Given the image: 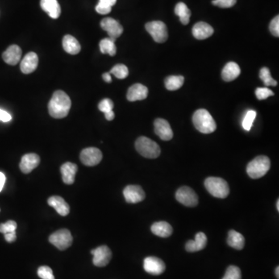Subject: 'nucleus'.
Instances as JSON below:
<instances>
[{"mask_svg": "<svg viewBox=\"0 0 279 279\" xmlns=\"http://www.w3.org/2000/svg\"><path fill=\"white\" fill-rule=\"evenodd\" d=\"M223 279H241V272L237 266L231 265L226 269Z\"/></svg>", "mask_w": 279, "mask_h": 279, "instance_id": "34", "label": "nucleus"}, {"mask_svg": "<svg viewBox=\"0 0 279 279\" xmlns=\"http://www.w3.org/2000/svg\"><path fill=\"white\" fill-rule=\"evenodd\" d=\"M5 182H6V176L2 172H0V192L3 189Z\"/></svg>", "mask_w": 279, "mask_h": 279, "instance_id": "45", "label": "nucleus"}, {"mask_svg": "<svg viewBox=\"0 0 279 279\" xmlns=\"http://www.w3.org/2000/svg\"><path fill=\"white\" fill-rule=\"evenodd\" d=\"M17 228V224L14 220H9L5 223L0 224V233L6 234L14 232Z\"/></svg>", "mask_w": 279, "mask_h": 279, "instance_id": "37", "label": "nucleus"}, {"mask_svg": "<svg viewBox=\"0 0 279 279\" xmlns=\"http://www.w3.org/2000/svg\"><path fill=\"white\" fill-rule=\"evenodd\" d=\"M154 125H155V134L160 139L162 140H165V141H168V140L172 139L173 132H172L169 123L166 120L159 118V119L155 120Z\"/></svg>", "mask_w": 279, "mask_h": 279, "instance_id": "14", "label": "nucleus"}, {"mask_svg": "<svg viewBox=\"0 0 279 279\" xmlns=\"http://www.w3.org/2000/svg\"><path fill=\"white\" fill-rule=\"evenodd\" d=\"M100 51L105 55L114 56L117 53V47L115 41L110 38H104L100 42Z\"/></svg>", "mask_w": 279, "mask_h": 279, "instance_id": "30", "label": "nucleus"}, {"mask_svg": "<svg viewBox=\"0 0 279 279\" xmlns=\"http://www.w3.org/2000/svg\"><path fill=\"white\" fill-rule=\"evenodd\" d=\"M47 203L51 207L55 208L57 213L62 217H65L69 213V205L60 196H51L47 200Z\"/></svg>", "mask_w": 279, "mask_h": 279, "instance_id": "20", "label": "nucleus"}, {"mask_svg": "<svg viewBox=\"0 0 279 279\" xmlns=\"http://www.w3.org/2000/svg\"><path fill=\"white\" fill-rule=\"evenodd\" d=\"M49 241L58 249L64 251L72 246L73 238L69 230L67 229H61L51 234L49 238Z\"/></svg>", "mask_w": 279, "mask_h": 279, "instance_id": "6", "label": "nucleus"}, {"mask_svg": "<svg viewBox=\"0 0 279 279\" xmlns=\"http://www.w3.org/2000/svg\"><path fill=\"white\" fill-rule=\"evenodd\" d=\"M38 57L36 53L30 52L25 55L20 63V69L23 74H30L38 68Z\"/></svg>", "mask_w": 279, "mask_h": 279, "instance_id": "18", "label": "nucleus"}, {"mask_svg": "<svg viewBox=\"0 0 279 279\" xmlns=\"http://www.w3.org/2000/svg\"><path fill=\"white\" fill-rule=\"evenodd\" d=\"M93 255V264L97 267H105L110 263L112 252L107 246L102 245L91 251Z\"/></svg>", "mask_w": 279, "mask_h": 279, "instance_id": "11", "label": "nucleus"}, {"mask_svg": "<svg viewBox=\"0 0 279 279\" xmlns=\"http://www.w3.org/2000/svg\"><path fill=\"white\" fill-rule=\"evenodd\" d=\"M102 159V154L97 147H88L80 154V160L86 166H95L100 164Z\"/></svg>", "mask_w": 279, "mask_h": 279, "instance_id": "9", "label": "nucleus"}, {"mask_svg": "<svg viewBox=\"0 0 279 279\" xmlns=\"http://www.w3.org/2000/svg\"><path fill=\"white\" fill-rule=\"evenodd\" d=\"M227 243L234 249L242 250L245 245V239L241 234L231 230L228 233Z\"/></svg>", "mask_w": 279, "mask_h": 279, "instance_id": "27", "label": "nucleus"}, {"mask_svg": "<svg viewBox=\"0 0 279 279\" xmlns=\"http://www.w3.org/2000/svg\"><path fill=\"white\" fill-rule=\"evenodd\" d=\"M269 30L272 35L279 38V17L276 16L270 23Z\"/></svg>", "mask_w": 279, "mask_h": 279, "instance_id": "40", "label": "nucleus"}, {"mask_svg": "<svg viewBox=\"0 0 279 279\" xmlns=\"http://www.w3.org/2000/svg\"><path fill=\"white\" fill-rule=\"evenodd\" d=\"M214 30L210 25L205 22H199L194 25L193 34L195 38L198 40H205L213 35Z\"/></svg>", "mask_w": 279, "mask_h": 279, "instance_id": "19", "label": "nucleus"}, {"mask_svg": "<svg viewBox=\"0 0 279 279\" xmlns=\"http://www.w3.org/2000/svg\"><path fill=\"white\" fill-rule=\"evenodd\" d=\"M100 26L105 31L108 33L109 38L114 41H116L117 38L120 37L121 34H123V28L121 26L120 23L111 17L104 18L101 21Z\"/></svg>", "mask_w": 279, "mask_h": 279, "instance_id": "10", "label": "nucleus"}, {"mask_svg": "<svg viewBox=\"0 0 279 279\" xmlns=\"http://www.w3.org/2000/svg\"><path fill=\"white\" fill-rule=\"evenodd\" d=\"M257 113L255 110H248L243 120V127L247 131H250L253 126V123L256 118Z\"/></svg>", "mask_w": 279, "mask_h": 279, "instance_id": "33", "label": "nucleus"}, {"mask_svg": "<svg viewBox=\"0 0 279 279\" xmlns=\"http://www.w3.org/2000/svg\"><path fill=\"white\" fill-rule=\"evenodd\" d=\"M62 45L64 51L70 55H77L81 51L80 43L72 35H65L63 38Z\"/></svg>", "mask_w": 279, "mask_h": 279, "instance_id": "26", "label": "nucleus"}, {"mask_svg": "<svg viewBox=\"0 0 279 279\" xmlns=\"http://www.w3.org/2000/svg\"><path fill=\"white\" fill-rule=\"evenodd\" d=\"M110 74H113L119 80H124L129 75L128 68L123 64H118L110 70Z\"/></svg>", "mask_w": 279, "mask_h": 279, "instance_id": "32", "label": "nucleus"}, {"mask_svg": "<svg viewBox=\"0 0 279 279\" xmlns=\"http://www.w3.org/2000/svg\"><path fill=\"white\" fill-rule=\"evenodd\" d=\"M5 235V239L6 241L9 242V243H12V242H14L17 239V234H16V231L14 232L8 233V234H4Z\"/></svg>", "mask_w": 279, "mask_h": 279, "instance_id": "43", "label": "nucleus"}, {"mask_svg": "<svg viewBox=\"0 0 279 279\" xmlns=\"http://www.w3.org/2000/svg\"><path fill=\"white\" fill-rule=\"evenodd\" d=\"M102 79H103L104 81L107 82V83H110L112 81L111 74L109 72V73H104L102 75Z\"/></svg>", "mask_w": 279, "mask_h": 279, "instance_id": "46", "label": "nucleus"}, {"mask_svg": "<svg viewBox=\"0 0 279 279\" xmlns=\"http://www.w3.org/2000/svg\"><path fill=\"white\" fill-rule=\"evenodd\" d=\"M175 13L179 17L180 21L183 25H187L189 23L191 17V11L188 6L184 2H179L175 8Z\"/></svg>", "mask_w": 279, "mask_h": 279, "instance_id": "28", "label": "nucleus"}, {"mask_svg": "<svg viewBox=\"0 0 279 279\" xmlns=\"http://www.w3.org/2000/svg\"><path fill=\"white\" fill-rule=\"evenodd\" d=\"M11 120L12 117L10 113L0 109V121L6 123V122H10Z\"/></svg>", "mask_w": 279, "mask_h": 279, "instance_id": "42", "label": "nucleus"}, {"mask_svg": "<svg viewBox=\"0 0 279 279\" xmlns=\"http://www.w3.org/2000/svg\"><path fill=\"white\" fill-rule=\"evenodd\" d=\"M135 147L140 155L147 159H157L160 154L159 144L146 137H140L136 140Z\"/></svg>", "mask_w": 279, "mask_h": 279, "instance_id": "4", "label": "nucleus"}, {"mask_svg": "<svg viewBox=\"0 0 279 279\" xmlns=\"http://www.w3.org/2000/svg\"><path fill=\"white\" fill-rule=\"evenodd\" d=\"M22 51L18 45L10 46L2 54V59L6 64L16 65L20 60Z\"/></svg>", "mask_w": 279, "mask_h": 279, "instance_id": "17", "label": "nucleus"}, {"mask_svg": "<svg viewBox=\"0 0 279 279\" xmlns=\"http://www.w3.org/2000/svg\"><path fill=\"white\" fill-rule=\"evenodd\" d=\"M207 244V238L206 234L202 232L196 234L195 240H189L185 244V249L189 252H196L202 251Z\"/></svg>", "mask_w": 279, "mask_h": 279, "instance_id": "22", "label": "nucleus"}, {"mask_svg": "<svg viewBox=\"0 0 279 279\" xmlns=\"http://www.w3.org/2000/svg\"><path fill=\"white\" fill-rule=\"evenodd\" d=\"M279 267H277V268H276V277L278 278V279H279Z\"/></svg>", "mask_w": 279, "mask_h": 279, "instance_id": "48", "label": "nucleus"}, {"mask_svg": "<svg viewBox=\"0 0 279 279\" xmlns=\"http://www.w3.org/2000/svg\"><path fill=\"white\" fill-rule=\"evenodd\" d=\"M105 117H106V119L107 120H113L114 119V117H115L114 112L112 111L110 112V113H106V114H105Z\"/></svg>", "mask_w": 279, "mask_h": 279, "instance_id": "47", "label": "nucleus"}, {"mask_svg": "<svg viewBox=\"0 0 279 279\" xmlns=\"http://www.w3.org/2000/svg\"><path fill=\"white\" fill-rule=\"evenodd\" d=\"M193 121L195 127L202 134H211L217 129V124L211 114L204 109L195 112Z\"/></svg>", "mask_w": 279, "mask_h": 279, "instance_id": "2", "label": "nucleus"}, {"mask_svg": "<svg viewBox=\"0 0 279 279\" xmlns=\"http://www.w3.org/2000/svg\"><path fill=\"white\" fill-rule=\"evenodd\" d=\"M276 205H277V209H278V211H279V199L277 200V204H276Z\"/></svg>", "mask_w": 279, "mask_h": 279, "instance_id": "49", "label": "nucleus"}, {"mask_svg": "<svg viewBox=\"0 0 279 279\" xmlns=\"http://www.w3.org/2000/svg\"><path fill=\"white\" fill-rule=\"evenodd\" d=\"M185 79L181 76H168L164 80V85L166 89L170 91H176L179 89L184 84Z\"/></svg>", "mask_w": 279, "mask_h": 279, "instance_id": "29", "label": "nucleus"}, {"mask_svg": "<svg viewBox=\"0 0 279 279\" xmlns=\"http://www.w3.org/2000/svg\"><path fill=\"white\" fill-rule=\"evenodd\" d=\"M111 10L112 7L105 6V5H102V4L100 3V2L96 6V10H97V13L102 14V15H106V14H110Z\"/></svg>", "mask_w": 279, "mask_h": 279, "instance_id": "41", "label": "nucleus"}, {"mask_svg": "<svg viewBox=\"0 0 279 279\" xmlns=\"http://www.w3.org/2000/svg\"><path fill=\"white\" fill-rule=\"evenodd\" d=\"M100 3L105 5V6H110L113 7L117 2V0H100Z\"/></svg>", "mask_w": 279, "mask_h": 279, "instance_id": "44", "label": "nucleus"}, {"mask_svg": "<svg viewBox=\"0 0 279 279\" xmlns=\"http://www.w3.org/2000/svg\"><path fill=\"white\" fill-rule=\"evenodd\" d=\"M143 268L147 273L159 276L165 271L166 267L161 259L156 257H147L143 260Z\"/></svg>", "mask_w": 279, "mask_h": 279, "instance_id": "12", "label": "nucleus"}, {"mask_svg": "<svg viewBox=\"0 0 279 279\" xmlns=\"http://www.w3.org/2000/svg\"><path fill=\"white\" fill-rule=\"evenodd\" d=\"M98 107L100 111L106 114L113 111L114 104L110 99H104L99 103Z\"/></svg>", "mask_w": 279, "mask_h": 279, "instance_id": "35", "label": "nucleus"}, {"mask_svg": "<svg viewBox=\"0 0 279 279\" xmlns=\"http://www.w3.org/2000/svg\"><path fill=\"white\" fill-rule=\"evenodd\" d=\"M145 28L157 43H164L168 40V28L161 21H152L146 23Z\"/></svg>", "mask_w": 279, "mask_h": 279, "instance_id": "7", "label": "nucleus"}, {"mask_svg": "<svg viewBox=\"0 0 279 279\" xmlns=\"http://www.w3.org/2000/svg\"><path fill=\"white\" fill-rule=\"evenodd\" d=\"M123 196L128 203H138L145 199V193L139 185H128L123 190Z\"/></svg>", "mask_w": 279, "mask_h": 279, "instance_id": "13", "label": "nucleus"}, {"mask_svg": "<svg viewBox=\"0 0 279 279\" xmlns=\"http://www.w3.org/2000/svg\"><path fill=\"white\" fill-rule=\"evenodd\" d=\"M205 187L206 190L216 198H226L230 193L228 183L221 178H207L205 181Z\"/></svg>", "mask_w": 279, "mask_h": 279, "instance_id": "5", "label": "nucleus"}, {"mask_svg": "<svg viewBox=\"0 0 279 279\" xmlns=\"http://www.w3.org/2000/svg\"><path fill=\"white\" fill-rule=\"evenodd\" d=\"M239 75H240V68L234 61L227 63L222 71V78L225 81H234Z\"/></svg>", "mask_w": 279, "mask_h": 279, "instance_id": "24", "label": "nucleus"}, {"mask_svg": "<svg viewBox=\"0 0 279 279\" xmlns=\"http://www.w3.org/2000/svg\"><path fill=\"white\" fill-rule=\"evenodd\" d=\"M148 95V89L142 84H135L129 88L126 98L130 102L145 100Z\"/></svg>", "mask_w": 279, "mask_h": 279, "instance_id": "16", "label": "nucleus"}, {"mask_svg": "<svg viewBox=\"0 0 279 279\" xmlns=\"http://www.w3.org/2000/svg\"><path fill=\"white\" fill-rule=\"evenodd\" d=\"M38 275L41 279H55L53 271L48 266H41L38 268Z\"/></svg>", "mask_w": 279, "mask_h": 279, "instance_id": "36", "label": "nucleus"}, {"mask_svg": "<svg viewBox=\"0 0 279 279\" xmlns=\"http://www.w3.org/2000/svg\"><path fill=\"white\" fill-rule=\"evenodd\" d=\"M151 232L160 238H168L173 232L172 226L164 221L157 222L151 226Z\"/></svg>", "mask_w": 279, "mask_h": 279, "instance_id": "25", "label": "nucleus"}, {"mask_svg": "<svg viewBox=\"0 0 279 279\" xmlns=\"http://www.w3.org/2000/svg\"><path fill=\"white\" fill-rule=\"evenodd\" d=\"M40 161V157L36 154L30 153L23 155L20 163L21 172L24 174L30 173L39 165Z\"/></svg>", "mask_w": 279, "mask_h": 279, "instance_id": "15", "label": "nucleus"}, {"mask_svg": "<svg viewBox=\"0 0 279 279\" xmlns=\"http://www.w3.org/2000/svg\"><path fill=\"white\" fill-rule=\"evenodd\" d=\"M42 10L52 19H58L60 15V6L58 0H40Z\"/></svg>", "mask_w": 279, "mask_h": 279, "instance_id": "23", "label": "nucleus"}, {"mask_svg": "<svg viewBox=\"0 0 279 279\" xmlns=\"http://www.w3.org/2000/svg\"><path fill=\"white\" fill-rule=\"evenodd\" d=\"M78 166L74 163L66 162L62 164L60 167V173L64 183L67 185H72L75 181Z\"/></svg>", "mask_w": 279, "mask_h": 279, "instance_id": "21", "label": "nucleus"}, {"mask_svg": "<svg viewBox=\"0 0 279 279\" xmlns=\"http://www.w3.org/2000/svg\"><path fill=\"white\" fill-rule=\"evenodd\" d=\"M176 197V199L184 206L194 207L198 205V196L189 187L182 186L178 189Z\"/></svg>", "mask_w": 279, "mask_h": 279, "instance_id": "8", "label": "nucleus"}, {"mask_svg": "<svg viewBox=\"0 0 279 279\" xmlns=\"http://www.w3.org/2000/svg\"><path fill=\"white\" fill-rule=\"evenodd\" d=\"M213 5L220 8H230L237 3V0H213Z\"/></svg>", "mask_w": 279, "mask_h": 279, "instance_id": "39", "label": "nucleus"}, {"mask_svg": "<svg viewBox=\"0 0 279 279\" xmlns=\"http://www.w3.org/2000/svg\"><path fill=\"white\" fill-rule=\"evenodd\" d=\"M255 95L259 100H264L270 97H273L274 93L268 88H258L255 91Z\"/></svg>", "mask_w": 279, "mask_h": 279, "instance_id": "38", "label": "nucleus"}, {"mask_svg": "<svg viewBox=\"0 0 279 279\" xmlns=\"http://www.w3.org/2000/svg\"><path fill=\"white\" fill-rule=\"evenodd\" d=\"M72 106V101L63 91H56L48 103L49 114L55 119H62L68 116Z\"/></svg>", "mask_w": 279, "mask_h": 279, "instance_id": "1", "label": "nucleus"}, {"mask_svg": "<svg viewBox=\"0 0 279 279\" xmlns=\"http://www.w3.org/2000/svg\"><path fill=\"white\" fill-rule=\"evenodd\" d=\"M259 77L262 80L266 86H276L278 82L271 76L270 70L266 67L261 68L259 72Z\"/></svg>", "mask_w": 279, "mask_h": 279, "instance_id": "31", "label": "nucleus"}, {"mask_svg": "<svg viewBox=\"0 0 279 279\" xmlns=\"http://www.w3.org/2000/svg\"><path fill=\"white\" fill-rule=\"evenodd\" d=\"M271 168V161L268 157L260 155L247 164V173L253 179H258L265 176Z\"/></svg>", "mask_w": 279, "mask_h": 279, "instance_id": "3", "label": "nucleus"}]
</instances>
